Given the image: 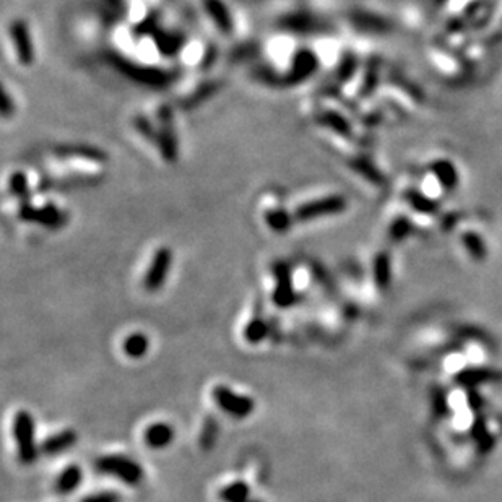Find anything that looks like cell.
I'll return each mask as SVG.
<instances>
[{
	"label": "cell",
	"mask_w": 502,
	"mask_h": 502,
	"mask_svg": "<svg viewBox=\"0 0 502 502\" xmlns=\"http://www.w3.org/2000/svg\"><path fill=\"white\" fill-rule=\"evenodd\" d=\"M218 423L217 419L215 418H207L205 419L203 423V428H202V433H201V447L203 450H210L215 445V442H217L218 439Z\"/></svg>",
	"instance_id": "d6986e66"
},
{
	"label": "cell",
	"mask_w": 502,
	"mask_h": 502,
	"mask_svg": "<svg viewBox=\"0 0 502 502\" xmlns=\"http://www.w3.org/2000/svg\"><path fill=\"white\" fill-rule=\"evenodd\" d=\"M179 44H181V41H179V38H176V36H171V34H163L160 39H158V46H160V49L163 50V53L166 54H172L176 53V49L179 48Z\"/></svg>",
	"instance_id": "cb8c5ba5"
},
{
	"label": "cell",
	"mask_w": 502,
	"mask_h": 502,
	"mask_svg": "<svg viewBox=\"0 0 502 502\" xmlns=\"http://www.w3.org/2000/svg\"><path fill=\"white\" fill-rule=\"evenodd\" d=\"M111 64L126 75L127 79L137 81V83L145 86H165L169 83V75L166 72L155 67H147V65H137L135 62H130L121 55H111Z\"/></svg>",
	"instance_id": "277c9868"
},
{
	"label": "cell",
	"mask_w": 502,
	"mask_h": 502,
	"mask_svg": "<svg viewBox=\"0 0 502 502\" xmlns=\"http://www.w3.org/2000/svg\"><path fill=\"white\" fill-rule=\"evenodd\" d=\"M269 335V325L267 322L260 317H255L245 325L244 329V340L250 343V345H257V343L264 341Z\"/></svg>",
	"instance_id": "ac0fdd59"
},
{
	"label": "cell",
	"mask_w": 502,
	"mask_h": 502,
	"mask_svg": "<svg viewBox=\"0 0 502 502\" xmlns=\"http://www.w3.org/2000/svg\"><path fill=\"white\" fill-rule=\"evenodd\" d=\"M174 428L168 423H153L145 429V434H143V439H145V444L150 449H166L168 445H171L174 440Z\"/></svg>",
	"instance_id": "7c38bea8"
},
{
	"label": "cell",
	"mask_w": 502,
	"mask_h": 502,
	"mask_svg": "<svg viewBox=\"0 0 502 502\" xmlns=\"http://www.w3.org/2000/svg\"><path fill=\"white\" fill-rule=\"evenodd\" d=\"M81 481H83V471L79 465H69L67 468L62 470L59 475L57 481H55V491L60 496H69L80 488Z\"/></svg>",
	"instance_id": "9a60e30c"
},
{
	"label": "cell",
	"mask_w": 502,
	"mask_h": 502,
	"mask_svg": "<svg viewBox=\"0 0 502 502\" xmlns=\"http://www.w3.org/2000/svg\"><path fill=\"white\" fill-rule=\"evenodd\" d=\"M202 4L219 32L224 34H229L233 32L231 13H229V8L223 0H202Z\"/></svg>",
	"instance_id": "4fadbf2b"
},
{
	"label": "cell",
	"mask_w": 502,
	"mask_h": 502,
	"mask_svg": "<svg viewBox=\"0 0 502 502\" xmlns=\"http://www.w3.org/2000/svg\"><path fill=\"white\" fill-rule=\"evenodd\" d=\"M22 218L25 222H36L44 224V226H59L60 223L64 222L62 215L59 213V210L54 207H46V208H33L27 205V207L22 208Z\"/></svg>",
	"instance_id": "5bb4252c"
},
{
	"label": "cell",
	"mask_w": 502,
	"mask_h": 502,
	"mask_svg": "<svg viewBox=\"0 0 502 502\" xmlns=\"http://www.w3.org/2000/svg\"><path fill=\"white\" fill-rule=\"evenodd\" d=\"M10 191H12L15 196H20V197H23L25 194L28 192L27 177H25L22 172L12 174V177H10Z\"/></svg>",
	"instance_id": "603a6c76"
},
{
	"label": "cell",
	"mask_w": 502,
	"mask_h": 502,
	"mask_svg": "<svg viewBox=\"0 0 502 502\" xmlns=\"http://www.w3.org/2000/svg\"><path fill=\"white\" fill-rule=\"evenodd\" d=\"M212 397L217 407L236 419H244L252 414L255 409V402L252 397L243 395V393L234 392L228 386H217L213 388Z\"/></svg>",
	"instance_id": "3957f363"
},
{
	"label": "cell",
	"mask_w": 502,
	"mask_h": 502,
	"mask_svg": "<svg viewBox=\"0 0 502 502\" xmlns=\"http://www.w3.org/2000/svg\"><path fill=\"white\" fill-rule=\"evenodd\" d=\"M273 275L276 280V288L273 291V302L278 307H291L298 299L296 296L294 286H293V275H291V270L288 264L285 262H276L273 265Z\"/></svg>",
	"instance_id": "52a82bcc"
},
{
	"label": "cell",
	"mask_w": 502,
	"mask_h": 502,
	"mask_svg": "<svg viewBox=\"0 0 502 502\" xmlns=\"http://www.w3.org/2000/svg\"><path fill=\"white\" fill-rule=\"evenodd\" d=\"M244 502H260V501H257V499H250V498H249L247 501H244Z\"/></svg>",
	"instance_id": "484cf974"
},
{
	"label": "cell",
	"mask_w": 502,
	"mask_h": 502,
	"mask_svg": "<svg viewBox=\"0 0 502 502\" xmlns=\"http://www.w3.org/2000/svg\"><path fill=\"white\" fill-rule=\"evenodd\" d=\"M322 122H324V126L330 127L332 130L337 132V134H340V135L351 134V129H350V126H348L345 117L337 114V112H325L324 117H322Z\"/></svg>",
	"instance_id": "44dd1931"
},
{
	"label": "cell",
	"mask_w": 502,
	"mask_h": 502,
	"mask_svg": "<svg viewBox=\"0 0 502 502\" xmlns=\"http://www.w3.org/2000/svg\"><path fill=\"white\" fill-rule=\"evenodd\" d=\"M148 348H150V340H148L145 334H140V332L130 334L124 340V345H122L126 356L132 358V360H140V358L145 356Z\"/></svg>",
	"instance_id": "2e32d148"
},
{
	"label": "cell",
	"mask_w": 502,
	"mask_h": 502,
	"mask_svg": "<svg viewBox=\"0 0 502 502\" xmlns=\"http://www.w3.org/2000/svg\"><path fill=\"white\" fill-rule=\"evenodd\" d=\"M158 147H160L161 155L166 161H174L177 158V143H176V134H174L172 116H171V111L166 109V107L160 112Z\"/></svg>",
	"instance_id": "9c48e42d"
},
{
	"label": "cell",
	"mask_w": 502,
	"mask_h": 502,
	"mask_svg": "<svg viewBox=\"0 0 502 502\" xmlns=\"http://www.w3.org/2000/svg\"><path fill=\"white\" fill-rule=\"evenodd\" d=\"M8 33L20 62L23 65H32L34 60V48L27 23L22 22V20H15V22L10 23Z\"/></svg>",
	"instance_id": "ba28073f"
},
{
	"label": "cell",
	"mask_w": 502,
	"mask_h": 502,
	"mask_svg": "<svg viewBox=\"0 0 502 502\" xmlns=\"http://www.w3.org/2000/svg\"><path fill=\"white\" fill-rule=\"evenodd\" d=\"M96 470L102 475L114 476L127 486H138L145 478V470L142 465L126 455H104L96 462Z\"/></svg>",
	"instance_id": "7a4b0ae2"
},
{
	"label": "cell",
	"mask_w": 502,
	"mask_h": 502,
	"mask_svg": "<svg viewBox=\"0 0 502 502\" xmlns=\"http://www.w3.org/2000/svg\"><path fill=\"white\" fill-rule=\"evenodd\" d=\"M76 440H79V434H76L75 429L67 428L64 429V431L49 435V437L41 444V454L46 455V457H55V455H60L65 452V450L74 447Z\"/></svg>",
	"instance_id": "8fae6325"
},
{
	"label": "cell",
	"mask_w": 502,
	"mask_h": 502,
	"mask_svg": "<svg viewBox=\"0 0 502 502\" xmlns=\"http://www.w3.org/2000/svg\"><path fill=\"white\" fill-rule=\"evenodd\" d=\"M80 502H121V496L112 493V491H104V493L86 496V498H83Z\"/></svg>",
	"instance_id": "d4e9b609"
},
{
	"label": "cell",
	"mask_w": 502,
	"mask_h": 502,
	"mask_svg": "<svg viewBox=\"0 0 502 502\" xmlns=\"http://www.w3.org/2000/svg\"><path fill=\"white\" fill-rule=\"evenodd\" d=\"M317 69V57L311 53L309 49H301L291 64V69L286 75L285 81L290 85L301 83L307 76L312 75Z\"/></svg>",
	"instance_id": "30bf717a"
},
{
	"label": "cell",
	"mask_w": 502,
	"mask_h": 502,
	"mask_svg": "<svg viewBox=\"0 0 502 502\" xmlns=\"http://www.w3.org/2000/svg\"><path fill=\"white\" fill-rule=\"evenodd\" d=\"M265 222H267V224L270 226V229H273V231H285V229L290 228L291 224V218L290 215L285 212V210H270V212L265 215Z\"/></svg>",
	"instance_id": "ffe728a7"
},
{
	"label": "cell",
	"mask_w": 502,
	"mask_h": 502,
	"mask_svg": "<svg viewBox=\"0 0 502 502\" xmlns=\"http://www.w3.org/2000/svg\"><path fill=\"white\" fill-rule=\"evenodd\" d=\"M12 435L17 445L18 459L23 465H32L39 457V450L36 444V424L33 414L27 409H20L13 416Z\"/></svg>",
	"instance_id": "6da1fadb"
},
{
	"label": "cell",
	"mask_w": 502,
	"mask_h": 502,
	"mask_svg": "<svg viewBox=\"0 0 502 502\" xmlns=\"http://www.w3.org/2000/svg\"><path fill=\"white\" fill-rule=\"evenodd\" d=\"M64 153H69L72 156H80L85 158V160H91V161H104L106 156L102 155L100 150L91 147H70V148H64Z\"/></svg>",
	"instance_id": "7402d4cb"
},
{
	"label": "cell",
	"mask_w": 502,
	"mask_h": 502,
	"mask_svg": "<svg viewBox=\"0 0 502 502\" xmlns=\"http://www.w3.org/2000/svg\"><path fill=\"white\" fill-rule=\"evenodd\" d=\"M172 265V250L168 247H160L153 255L150 267L147 270L145 278H143V286L150 293L161 290L163 285L168 278L169 270Z\"/></svg>",
	"instance_id": "8992f818"
},
{
	"label": "cell",
	"mask_w": 502,
	"mask_h": 502,
	"mask_svg": "<svg viewBox=\"0 0 502 502\" xmlns=\"http://www.w3.org/2000/svg\"><path fill=\"white\" fill-rule=\"evenodd\" d=\"M218 496L223 502H244L250 498V486L244 481H234L224 486Z\"/></svg>",
	"instance_id": "e0dca14e"
},
{
	"label": "cell",
	"mask_w": 502,
	"mask_h": 502,
	"mask_svg": "<svg viewBox=\"0 0 502 502\" xmlns=\"http://www.w3.org/2000/svg\"><path fill=\"white\" fill-rule=\"evenodd\" d=\"M346 208V201L341 196H327L311 201L296 210L298 222H312L316 218L329 217V215L341 213Z\"/></svg>",
	"instance_id": "5b68a950"
}]
</instances>
